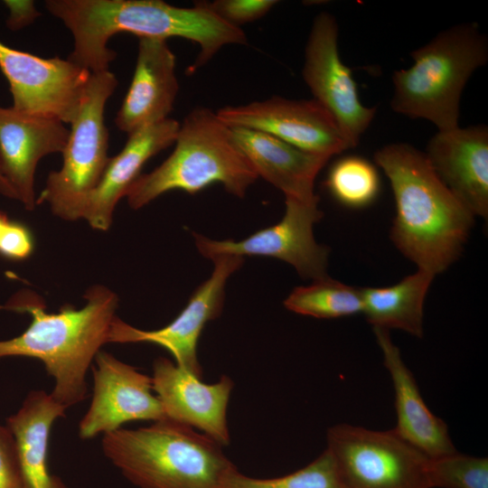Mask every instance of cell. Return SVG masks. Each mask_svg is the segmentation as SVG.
Masks as SVG:
<instances>
[{
    "instance_id": "6da1fadb",
    "label": "cell",
    "mask_w": 488,
    "mask_h": 488,
    "mask_svg": "<svg viewBox=\"0 0 488 488\" xmlns=\"http://www.w3.org/2000/svg\"><path fill=\"white\" fill-rule=\"evenodd\" d=\"M44 6L71 33L73 49L67 59L90 73L109 70L117 52L108 43L120 33L196 42L200 52L190 67L192 72L223 46L248 43L240 27L220 18L203 1L179 7L162 0H47Z\"/></svg>"
},
{
    "instance_id": "7a4b0ae2",
    "label": "cell",
    "mask_w": 488,
    "mask_h": 488,
    "mask_svg": "<svg viewBox=\"0 0 488 488\" xmlns=\"http://www.w3.org/2000/svg\"><path fill=\"white\" fill-rule=\"evenodd\" d=\"M374 161L388 177L396 215L390 239L420 270L436 275L461 255L474 214L438 178L425 153L406 143L384 145Z\"/></svg>"
},
{
    "instance_id": "3957f363",
    "label": "cell",
    "mask_w": 488,
    "mask_h": 488,
    "mask_svg": "<svg viewBox=\"0 0 488 488\" xmlns=\"http://www.w3.org/2000/svg\"><path fill=\"white\" fill-rule=\"evenodd\" d=\"M80 309L63 306L50 314L39 297L21 292L0 308L28 313L32 321L19 336L0 341V359L26 356L42 361L54 380L51 395L66 408L87 396L86 373L108 336L117 296L103 286L89 288Z\"/></svg>"
},
{
    "instance_id": "277c9868",
    "label": "cell",
    "mask_w": 488,
    "mask_h": 488,
    "mask_svg": "<svg viewBox=\"0 0 488 488\" xmlns=\"http://www.w3.org/2000/svg\"><path fill=\"white\" fill-rule=\"evenodd\" d=\"M221 446L168 418L104 434L105 455L138 488H221L236 466Z\"/></svg>"
},
{
    "instance_id": "5b68a950",
    "label": "cell",
    "mask_w": 488,
    "mask_h": 488,
    "mask_svg": "<svg viewBox=\"0 0 488 488\" xmlns=\"http://www.w3.org/2000/svg\"><path fill=\"white\" fill-rule=\"evenodd\" d=\"M174 144L173 152L159 166L140 174L128 188L126 197L132 209L172 190L194 194L213 183L243 198L258 178L231 128L210 108H196L188 113Z\"/></svg>"
},
{
    "instance_id": "8992f818",
    "label": "cell",
    "mask_w": 488,
    "mask_h": 488,
    "mask_svg": "<svg viewBox=\"0 0 488 488\" xmlns=\"http://www.w3.org/2000/svg\"><path fill=\"white\" fill-rule=\"evenodd\" d=\"M410 55L414 64L392 75V110L428 120L438 131L458 127L464 88L488 61L486 37L476 23L457 24L438 33Z\"/></svg>"
},
{
    "instance_id": "52a82bcc",
    "label": "cell",
    "mask_w": 488,
    "mask_h": 488,
    "mask_svg": "<svg viewBox=\"0 0 488 488\" xmlns=\"http://www.w3.org/2000/svg\"><path fill=\"white\" fill-rule=\"evenodd\" d=\"M117 86L109 70L90 73L79 109L70 122L60 170L48 174L36 204L46 202L65 221L82 219L89 199L108 163L105 108Z\"/></svg>"
},
{
    "instance_id": "ba28073f",
    "label": "cell",
    "mask_w": 488,
    "mask_h": 488,
    "mask_svg": "<svg viewBox=\"0 0 488 488\" xmlns=\"http://www.w3.org/2000/svg\"><path fill=\"white\" fill-rule=\"evenodd\" d=\"M346 488H430L429 458L394 429L331 427L327 447Z\"/></svg>"
},
{
    "instance_id": "9c48e42d",
    "label": "cell",
    "mask_w": 488,
    "mask_h": 488,
    "mask_svg": "<svg viewBox=\"0 0 488 488\" xmlns=\"http://www.w3.org/2000/svg\"><path fill=\"white\" fill-rule=\"evenodd\" d=\"M318 200L301 201L286 197L285 213L276 224L258 230L241 240H215L192 232L198 251L206 258L219 256H258L283 260L305 278L314 281L326 274L329 249L319 245L313 228L324 213Z\"/></svg>"
},
{
    "instance_id": "30bf717a",
    "label": "cell",
    "mask_w": 488,
    "mask_h": 488,
    "mask_svg": "<svg viewBox=\"0 0 488 488\" xmlns=\"http://www.w3.org/2000/svg\"><path fill=\"white\" fill-rule=\"evenodd\" d=\"M303 79L314 96L334 118L350 148L369 127L377 108L363 106L352 78L338 52V24L327 12L317 14L305 49Z\"/></svg>"
},
{
    "instance_id": "8fae6325",
    "label": "cell",
    "mask_w": 488,
    "mask_h": 488,
    "mask_svg": "<svg viewBox=\"0 0 488 488\" xmlns=\"http://www.w3.org/2000/svg\"><path fill=\"white\" fill-rule=\"evenodd\" d=\"M0 70L15 110L70 124L90 72L70 60L42 58L0 41Z\"/></svg>"
},
{
    "instance_id": "7c38bea8",
    "label": "cell",
    "mask_w": 488,
    "mask_h": 488,
    "mask_svg": "<svg viewBox=\"0 0 488 488\" xmlns=\"http://www.w3.org/2000/svg\"><path fill=\"white\" fill-rule=\"evenodd\" d=\"M216 113L230 127L260 131L306 153L331 158L350 148L333 116L314 99L274 96Z\"/></svg>"
},
{
    "instance_id": "4fadbf2b",
    "label": "cell",
    "mask_w": 488,
    "mask_h": 488,
    "mask_svg": "<svg viewBox=\"0 0 488 488\" xmlns=\"http://www.w3.org/2000/svg\"><path fill=\"white\" fill-rule=\"evenodd\" d=\"M213 271L192 295L185 307L167 325L155 331L133 327L115 317L108 343H152L165 348L175 363L202 379L197 343L205 324L222 312L228 278L243 264L244 258L219 256L211 259Z\"/></svg>"
},
{
    "instance_id": "5bb4252c",
    "label": "cell",
    "mask_w": 488,
    "mask_h": 488,
    "mask_svg": "<svg viewBox=\"0 0 488 488\" xmlns=\"http://www.w3.org/2000/svg\"><path fill=\"white\" fill-rule=\"evenodd\" d=\"M94 360V392L80 422L81 438L107 434L129 421L166 418L160 401L152 394L151 377L106 352L99 351Z\"/></svg>"
},
{
    "instance_id": "9a60e30c",
    "label": "cell",
    "mask_w": 488,
    "mask_h": 488,
    "mask_svg": "<svg viewBox=\"0 0 488 488\" xmlns=\"http://www.w3.org/2000/svg\"><path fill=\"white\" fill-rule=\"evenodd\" d=\"M152 384L165 418L202 431L221 446L230 444L227 407L234 383L222 375L206 384L170 360L154 361Z\"/></svg>"
},
{
    "instance_id": "2e32d148",
    "label": "cell",
    "mask_w": 488,
    "mask_h": 488,
    "mask_svg": "<svg viewBox=\"0 0 488 488\" xmlns=\"http://www.w3.org/2000/svg\"><path fill=\"white\" fill-rule=\"evenodd\" d=\"M69 135L70 129L57 119L0 106V170L26 210L36 205L34 174L39 161L62 153Z\"/></svg>"
},
{
    "instance_id": "e0dca14e",
    "label": "cell",
    "mask_w": 488,
    "mask_h": 488,
    "mask_svg": "<svg viewBox=\"0 0 488 488\" xmlns=\"http://www.w3.org/2000/svg\"><path fill=\"white\" fill-rule=\"evenodd\" d=\"M427 158L438 178L474 214L488 215V127L438 131L427 143Z\"/></svg>"
},
{
    "instance_id": "ac0fdd59",
    "label": "cell",
    "mask_w": 488,
    "mask_h": 488,
    "mask_svg": "<svg viewBox=\"0 0 488 488\" xmlns=\"http://www.w3.org/2000/svg\"><path fill=\"white\" fill-rule=\"evenodd\" d=\"M179 91L175 55L167 41L139 37L136 63L115 124L127 136L168 118Z\"/></svg>"
},
{
    "instance_id": "d6986e66",
    "label": "cell",
    "mask_w": 488,
    "mask_h": 488,
    "mask_svg": "<svg viewBox=\"0 0 488 488\" xmlns=\"http://www.w3.org/2000/svg\"><path fill=\"white\" fill-rule=\"evenodd\" d=\"M179 127L177 120L168 117L127 136L122 150L109 158L85 208L82 219L92 229L108 230L118 201L126 197L145 164L174 143Z\"/></svg>"
},
{
    "instance_id": "ffe728a7",
    "label": "cell",
    "mask_w": 488,
    "mask_h": 488,
    "mask_svg": "<svg viewBox=\"0 0 488 488\" xmlns=\"http://www.w3.org/2000/svg\"><path fill=\"white\" fill-rule=\"evenodd\" d=\"M373 332L394 386L397 414V425L393 428L395 432L428 458L455 452L447 425L427 407L389 330L373 327Z\"/></svg>"
},
{
    "instance_id": "44dd1931",
    "label": "cell",
    "mask_w": 488,
    "mask_h": 488,
    "mask_svg": "<svg viewBox=\"0 0 488 488\" xmlns=\"http://www.w3.org/2000/svg\"><path fill=\"white\" fill-rule=\"evenodd\" d=\"M230 128L258 177L279 189L285 197L305 202L319 199L314 192V180L329 157L306 153L260 131Z\"/></svg>"
},
{
    "instance_id": "7402d4cb",
    "label": "cell",
    "mask_w": 488,
    "mask_h": 488,
    "mask_svg": "<svg viewBox=\"0 0 488 488\" xmlns=\"http://www.w3.org/2000/svg\"><path fill=\"white\" fill-rule=\"evenodd\" d=\"M66 408L43 390L31 391L20 409L7 418L27 488H68L48 470V443L52 424Z\"/></svg>"
},
{
    "instance_id": "603a6c76",
    "label": "cell",
    "mask_w": 488,
    "mask_h": 488,
    "mask_svg": "<svg viewBox=\"0 0 488 488\" xmlns=\"http://www.w3.org/2000/svg\"><path fill=\"white\" fill-rule=\"evenodd\" d=\"M434 277L418 269L389 286L362 287V313L373 327L399 329L421 338L424 302Z\"/></svg>"
},
{
    "instance_id": "cb8c5ba5",
    "label": "cell",
    "mask_w": 488,
    "mask_h": 488,
    "mask_svg": "<svg viewBox=\"0 0 488 488\" xmlns=\"http://www.w3.org/2000/svg\"><path fill=\"white\" fill-rule=\"evenodd\" d=\"M286 308L296 314L331 319L362 313L361 287L343 284L328 277L298 286L285 299Z\"/></svg>"
},
{
    "instance_id": "d4e9b609",
    "label": "cell",
    "mask_w": 488,
    "mask_h": 488,
    "mask_svg": "<svg viewBox=\"0 0 488 488\" xmlns=\"http://www.w3.org/2000/svg\"><path fill=\"white\" fill-rule=\"evenodd\" d=\"M324 184L336 201L354 209L372 203L380 187L375 166L359 155H347L335 161Z\"/></svg>"
},
{
    "instance_id": "484cf974",
    "label": "cell",
    "mask_w": 488,
    "mask_h": 488,
    "mask_svg": "<svg viewBox=\"0 0 488 488\" xmlns=\"http://www.w3.org/2000/svg\"><path fill=\"white\" fill-rule=\"evenodd\" d=\"M221 488H346L335 461L325 449L312 463L290 474L259 479L242 474L235 467L224 477Z\"/></svg>"
},
{
    "instance_id": "4316f807",
    "label": "cell",
    "mask_w": 488,
    "mask_h": 488,
    "mask_svg": "<svg viewBox=\"0 0 488 488\" xmlns=\"http://www.w3.org/2000/svg\"><path fill=\"white\" fill-rule=\"evenodd\" d=\"M427 478L430 488H488V459L456 451L429 458Z\"/></svg>"
},
{
    "instance_id": "83f0119b",
    "label": "cell",
    "mask_w": 488,
    "mask_h": 488,
    "mask_svg": "<svg viewBox=\"0 0 488 488\" xmlns=\"http://www.w3.org/2000/svg\"><path fill=\"white\" fill-rule=\"evenodd\" d=\"M276 0H216L204 2L206 6L225 22L239 25L257 21L266 15Z\"/></svg>"
},
{
    "instance_id": "f1b7e54d",
    "label": "cell",
    "mask_w": 488,
    "mask_h": 488,
    "mask_svg": "<svg viewBox=\"0 0 488 488\" xmlns=\"http://www.w3.org/2000/svg\"><path fill=\"white\" fill-rule=\"evenodd\" d=\"M0 488H27L14 437L0 425Z\"/></svg>"
},
{
    "instance_id": "f546056e",
    "label": "cell",
    "mask_w": 488,
    "mask_h": 488,
    "mask_svg": "<svg viewBox=\"0 0 488 488\" xmlns=\"http://www.w3.org/2000/svg\"><path fill=\"white\" fill-rule=\"evenodd\" d=\"M33 236L24 224L9 221L0 238V255L19 261L28 258L33 252Z\"/></svg>"
},
{
    "instance_id": "4dcf8cb0",
    "label": "cell",
    "mask_w": 488,
    "mask_h": 488,
    "mask_svg": "<svg viewBox=\"0 0 488 488\" xmlns=\"http://www.w3.org/2000/svg\"><path fill=\"white\" fill-rule=\"evenodd\" d=\"M4 4L8 9L6 27L14 32L32 24L42 14L32 0H5Z\"/></svg>"
},
{
    "instance_id": "1f68e13d",
    "label": "cell",
    "mask_w": 488,
    "mask_h": 488,
    "mask_svg": "<svg viewBox=\"0 0 488 488\" xmlns=\"http://www.w3.org/2000/svg\"><path fill=\"white\" fill-rule=\"evenodd\" d=\"M0 193L9 199L16 200V195L11 187V185L8 183V182L5 180L4 175L1 173L0 170Z\"/></svg>"
},
{
    "instance_id": "d6a6232c",
    "label": "cell",
    "mask_w": 488,
    "mask_h": 488,
    "mask_svg": "<svg viewBox=\"0 0 488 488\" xmlns=\"http://www.w3.org/2000/svg\"><path fill=\"white\" fill-rule=\"evenodd\" d=\"M9 221H10V219L8 218L6 213L0 211V238L2 236V233L4 231L5 226L9 222Z\"/></svg>"
}]
</instances>
